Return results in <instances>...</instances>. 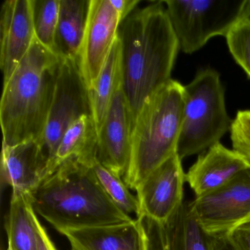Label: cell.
I'll use <instances>...</instances> for the list:
<instances>
[{"label":"cell","instance_id":"cell-1","mask_svg":"<svg viewBox=\"0 0 250 250\" xmlns=\"http://www.w3.org/2000/svg\"><path fill=\"white\" fill-rule=\"evenodd\" d=\"M118 39L123 90L132 128L146 99L172 80L179 44L163 1L127 16L120 24Z\"/></svg>","mask_w":250,"mask_h":250},{"label":"cell","instance_id":"cell-2","mask_svg":"<svg viewBox=\"0 0 250 250\" xmlns=\"http://www.w3.org/2000/svg\"><path fill=\"white\" fill-rule=\"evenodd\" d=\"M30 197L36 213L59 232L134 220L111 200L91 167L76 159L59 165Z\"/></svg>","mask_w":250,"mask_h":250},{"label":"cell","instance_id":"cell-3","mask_svg":"<svg viewBox=\"0 0 250 250\" xmlns=\"http://www.w3.org/2000/svg\"><path fill=\"white\" fill-rule=\"evenodd\" d=\"M61 58L36 39L6 83L0 102L2 143L41 141L55 94Z\"/></svg>","mask_w":250,"mask_h":250},{"label":"cell","instance_id":"cell-4","mask_svg":"<svg viewBox=\"0 0 250 250\" xmlns=\"http://www.w3.org/2000/svg\"><path fill=\"white\" fill-rule=\"evenodd\" d=\"M184 86L170 80L143 103L131 128L129 162L124 182L136 190L176 154L184 116Z\"/></svg>","mask_w":250,"mask_h":250},{"label":"cell","instance_id":"cell-5","mask_svg":"<svg viewBox=\"0 0 250 250\" xmlns=\"http://www.w3.org/2000/svg\"><path fill=\"white\" fill-rule=\"evenodd\" d=\"M232 122L219 72L210 68L200 70L184 86V116L177 154L183 160L203 153L220 143L230 131Z\"/></svg>","mask_w":250,"mask_h":250},{"label":"cell","instance_id":"cell-6","mask_svg":"<svg viewBox=\"0 0 250 250\" xmlns=\"http://www.w3.org/2000/svg\"><path fill=\"white\" fill-rule=\"evenodd\" d=\"M163 2L180 49L185 54H193L212 38L226 37L230 29L243 18L245 0Z\"/></svg>","mask_w":250,"mask_h":250},{"label":"cell","instance_id":"cell-7","mask_svg":"<svg viewBox=\"0 0 250 250\" xmlns=\"http://www.w3.org/2000/svg\"><path fill=\"white\" fill-rule=\"evenodd\" d=\"M92 115L89 90L78 60L61 58L53 101L40 143L52 163L62 136L83 115Z\"/></svg>","mask_w":250,"mask_h":250},{"label":"cell","instance_id":"cell-8","mask_svg":"<svg viewBox=\"0 0 250 250\" xmlns=\"http://www.w3.org/2000/svg\"><path fill=\"white\" fill-rule=\"evenodd\" d=\"M191 204L206 232L226 236L250 219V167L218 189L195 197Z\"/></svg>","mask_w":250,"mask_h":250},{"label":"cell","instance_id":"cell-9","mask_svg":"<svg viewBox=\"0 0 250 250\" xmlns=\"http://www.w3.org/2000/svg\"><path fill=\"white\" fill-rule=\"evenodd\" d=\"M122 20L110 0H90L87 25L77 58L88 90L99 78L118 39Z\"/></svg>","mask_w":250,"mask_h":250},{"label":"cell","instance_id":"cell-10","mask_svg":"<svg viewBox=\"0 0 250 250\" xmlns=\"http://www.w3.org/2000/svg\"><path fill=\"white\" fill-rule=\"evenodd\" d=\"M185 182L182 160L176 153L153 170L136 189L139 217L148 216L165 223L184 203Z\"/></svg>","mask_w":250,"mask_h":250},{"label":"cell","instance_id":"cell-11","mask_svg":"<svg viewBox=\"0 0 250 250\" xmlns=\"http://www.w3.org/2000/svg\"><path fill=\"white\" fill-rule=\"evenodd\" d=\"M0 34V68L5 83L36 39L33 0H6L2 3Z\"/></svg>","mask_w":250,"mask_h":250},{"label":"cell","instance_id":"cell-12","mask_svg":"<svg viewBox=\"0 0 250 250\" xmlns=\"http://www.w3.org/2000/svg\"><path fill=\"white\" fill-rule=\"evenodd\" d=\"M131 134L129 111L121 83L98 133L97 142L98 160L121 177L128 168Z\"/></svg>","mask_w":250,"mask_h":250},{"label":"cell","instance_id":"cell-13","mask_svg":"<svg viewBox=\"0 0 250 250\" xmlns=\"http://www.w3.org/2000/svg\"><path fill=\"white\" fill-rule=\"evenodd\" d=\"M50 174L49 157L40 141L14 146L2 143L1 180L13 191L30 194Z\"/></svg>","mask_w":250,"mask_h":250},{"label":"cell","instance_id":"cell-14","mask_svg":"<svg viewBox=\"0 0 250 250\" xmlns=\"http://www.w3.org/2000/svg\"><path fill=\"white\" fill-rule=\"evenodd\" d=\"M250 167V162L234 149L221 143L200 153L186 173V182L195 197L211 192Z\"/></svg>","mask_w":250,"mask_h":250},{"label":"cell","instance_id":"cell-15","mask_svg":"<svg viewBox=\"0 0 250 250\" xmlns=\"http://www.w3.org/2000/svg\"><path fill=\"white\" fill-rule=\"evenodd\" d=\"M61 233L77 250H144L138 219L127 223L67 229Z\"/></svg>","mask_w":250,"mask_h":250},{"label":"cell","instance_id":"cell-16","mask_svg":"<svg viewBox=\"0 0 250 250\" xmlns=\"http://www.w3.org/2000/svg\"><path fill=\"white\" fill-rule=\"evenodd\" d=\"M163 225L167 250H216L217 237L203 229L191 201H184Z\"/></svg>","mask_w":250,"mask_h":250},{"label":"cell","instance_id":"cell-17","mask_svg":"<svg viewBox=\"0 0 250 250\" xmlns=\"http://www.w3.org/2000/svg\"><path fill=\"white\" fill-rule=\"evenodd\" d=\"M90 0H60L55 54L60 58H78L84 38Z\"/></svg>","mask_w":250,"mask_h":250},{"label":"cell","instance_id":"cell-18","mask_svg":"<svg viewBox=\"0 0 250 250\" xmlns=\"http://www.w3.org/2000/svg\"><path fill=\"white\" fill-rule=\"evenodd\" d=\"M98 131L92 115L80 117L65 131L52 163V173L65 161L76 159L90 167L97 158Z\"/></svg>","mask_w":250,"mask_h":250},{"label":"cell","instance_id":"cell-19","mask_svg":"<svg viewBox=\"0 0 250 250\" xmlns=\"http://www.w3.org/2000/svg\"><path fill=\"white\" fill-rule=\"evenodd\" d=\"M121 83V46L118 37L99 78L89 89L92 117L98 133L104 122L112 99Z\"/></svg>","mask_w":250,"mask_h":250},{"label":"cell","instance_id":"cell-20","mask_svg":"<svg viewBox=\"0 0 250 250\" xmlns=\"http://www.w3.org/2000/svg\"><path fill=\"white\" fill-rule=\"evenodd\" d=\"M36 211L30 194L13 191L7 221L8 244L14 250H38Z\"/></svg>","mask_w":250,"mask_h":250},{"label":"cell","instance_id":"cell-21","mask_svg":"<svg viewBox=\"0 0 250 250\" xmlns=\"http://www.w3.org/2000/svg\"><path fill=\"white\" fill-rule=\"evenodd\" d=\"M90 167L99 184L114 203L127 214L135 213L139 217L140 208L138 199L131 194L128 186L121 179L122 177L102 165L97 158Z\"/></svg>","mask_w":250,"mask_h":250},{"label":"cell","instance_id":"cell-22","mask_svg":"<svg viewBox=\"0 0 250 250\" xmlns=\"http://www.w3.org/2000/svg\"><path fill=\"white\" fill-rule=\"evenodd\" d=\"M59 11L60 0H33L36 39L55 54Z\"/></svg>","mask_w":250,"mask_h":250},{"label":"cell","instance_id":"cell-23","mask_svg":"<svg viewBox=\"0 0 250 250\" xmlns=\"http://www.w3.org/2000/svg\"><path fill=\"white\" fill-rule=\"evenodd\" d=\"M225 38L232 58L250 79V19H241Z\"/></svg>","mask_w":250,"mask_h":250},{"label":"cell","instance_id":"cell-24","mask_svg":"<svg viewBox=\"0 0 250 250\" xmlns=\"http://www.w3.org/2000/svg\"><path fill=\"white\" fill-rule=\"evenodd\" d=\"M230 140L232 149L242 154L250 162V110L237 112L231 125Z\"/></svg>","mask_w":250,"mask_h":250},{"label":"cell","instance_id":"cell-25","mask_svg":"<svg viewBox=\"0 0 250 250\" xmlns=\"http://www.w3.org/2000/svg\"><path fill=\"white\" fill-rule=\"evenodd\" d=\"M137 219L143 229L144 250H167L163 224L146 216Z\"/></svg>","mask_w":250,"mask_h":250},{"label":"cell","instance_id":"cell-26","mask_svg":"<svg viewBox=\"0 0 250 250\" xmlns=\"http://www.w3.org/2000/svg\"><path fill=\"white\" fill-rule=\"evenodd\" d=\"M236 250H250V219L226 235Z\"/></svg>","mask_w":250,"mask_h":250},{"label":"cell","instance_id":"cell-27","mask_svg":"<svg viewBox=\"0 0 250 250\" xmlns=\"http://www.w3.org/2000/svg\"><path fill=\"white\" fill-rule=\"evenodd\" d=\"M36 239H37L38 250H58L51 240L45 228L36 217Z\"/></svg>","mask_w":250,"mask_h":250},{"label":"cell","instance_id":"cell-28","mask_svg":"<svg viewBox=\"0 0 250 250\" xmlns=\"http://www.w3.org/2000/svg\"><path fill=\"white\" fill-rule=\"evenodd\" d=\"M112 5L119 11L123 20L137 8L140 0H110Z\"/></svg>","mask_w":250,"mask_h":250},{"label":"cell","instance_id":"cell-29","mask_svg":"<svg viewBox=\"0 0 250 250\" xmlns=\"http://www.w3.org/2000/svg\"><path fill=\"white\" fill-rule=\"evenodd\" d=\"M216 250H236L229 242L227 236H219L216 238Z\"/></svg>","mask_w":250,"mask_h":250},{"label":"cell","instance_id":"cell-30","mask_svg":"<svg viewBox=\"0 0 250 250\" xmlns=\"http://www.w3.org/2000/svg\"><path fill=\"white\" fill-rule=\"evenodd\" d=\"M243 18L250 19V0H245L242 10Z\"/></svg>","mask_w":250,"mask_h":250},{"label":"cell","instance_id":"cell-31","mask_svg":"<svg viewBox=\"0 0 250 250\" xmlns=\"http://www.w3.org/2000/svg\"><path fill=\"white\" fill-rule=\"evenodd\" d=\"M8 250H13L12 247H11V246L9 245V244H8Z\"/></svg>","mask_w":250,"mask_h":250},{"label":"cell","instance_id":"cell-32","mask_svg":"<svg viewBox=\"0 0 250 250\" xmlns=\"http://www.w3.org/2000/svg\"><path fill=\"white\" fill-rule=\"evenodd\" d=\"M71 250H75V249H74V248H71Z\"/></svg>","mask_w":250,"mask_h":250}]
</instances>
